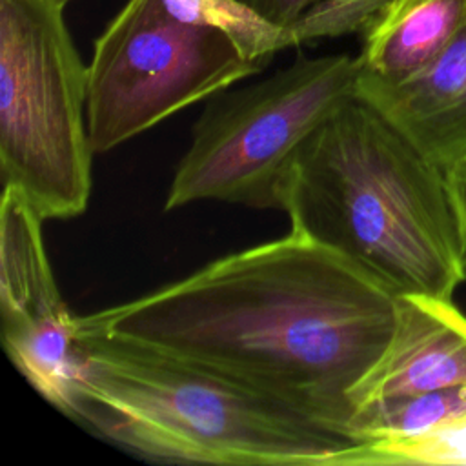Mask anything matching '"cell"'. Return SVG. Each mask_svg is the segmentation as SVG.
Instances as JSON below:
<instances>
[{
    "mask_svg": "<svg viewBox=\"0 0 466 466\" xmlns=\"http://www.w3.org/2000/svg\"><path fill=\"white\" fill-rule=\"evenodd\" d=\"M388 0H315L288 24L291 47L362 33Z\"/></svg>",
    "mask_w": 466,
    "mask_h": 466,
    "instance_id": "14",
    "label": "cell"
},
{
    "mask_svg": "<svg viewBox=\"0 0 466 466\" xmlns=\"http://www.w3.org/2000/svg\"><path fill=\"white\" fill-rule=\"evenodd\" d=\"M466 417V384L391 397L359 408L350 422L357 442L413 437Z\"/></svg>",
    "mask_w": 466,
    "mask_h": 466,
    "instance_id": "11",
    "label": "cell"
},
{
    "mask_svg": "<svg viewBox=\"0 0 466 466\" xmlns=\"http://www.w3.org/2000/svg\"><path fill=\"white\" fill-rule=\"evenodd\" d=\"M177 18L211 27L226 35L251 62L268 66L271 58L291 47L288 25H280L244 0H162Z\"/></svg>",
    "mask_w": 466,
    "mask_h": 466,
    "instance_id": "12",
    "label": "cell"
},
{
    "mask_svg": "<svg viewBox=\"0 0 466 466\" xmlns=\"http://www.w3.org/2000/svg\"><path fill=\"white\" fill-rule=\"evenodd\" d=\"M67 417L149 461L331 466L357 441L178 359L76 337Z\"/></svg>",
    "mask_w": 466,
    "mask_h": 466,
    "instance_id": "3",
    "label": "cell"
},
{
    "mask_svg": "<svg viewBox=\"0 0 466 466\" xmlns=\"http://www.w3.org/2000/svg\"><path fill=\"white\" fill-rule=\"evenodd\" d=\"M446 186L450 191L453 213L457 218L461 242H462V253L466 260V155L457 158L455 162L442 166Z\"/></svg>",
    "mask_w": 466,
    "mask_h": 466,
    "instance_id": "15",
    "label": "cell"
},
{
    "mask_svg": "<svg viewBox=\"0 0 466 466\" xmlns=\"http://www.w3.org/2000/svg\"><path fill=\"white\" fill-rule=\"evenodd\" d=\"M359 75V56L297 55L258 82L209 96L175 167L164 209L200 200L279 209L291 158L357 95Z\"/></svg>",
    "mask_w": 466,
    "mask_h": 466,
    "instance_id": "5",
    "label": "cell"
},
{
    "mask_svg": "<svg viewBox=\"0 0 466 466\" xmlns=\"http://www.w3.org/2000/svg\"><path fill=\"white\" fill-rule=\"evenodd\" d=\"M466 25V0H388L362 35L360 73L400 82L431 64Z\"/></svg>",
    "mask_w": 466,
    "mask_h": 466,
    "instance_id": "10",
    "label": "cell"
},
{
    "mask_svg": "<svg viewBox=\"0 0 466 466\" xmlns=\"http://www.w3.org/2000/svg\"><path fill=\"white\" fill-rule=\"evenodd\" d=\"M466 466V417L413 437L362 441L331 466Z\"/></svg>",
    "mask_w": 466,
    "mask_h": 466,
    "instance_id": "13",
    "label": "cell"
},
{
    "mask_svg": "<svg viewBox=\"0 0 466 466\" xmlns=\"http://www.w3.org/2000/svg\"><path fill=\"white\" fill-rule=\"evenodd\" d=\"M44 218L13 186L0 202V320L13 366L67 413L76 364V315L64 302L42 235Z\"/></svg>",
    "mask_w": 466,
    "mask_h": 466,
    "instance_id": "7",
    "label": "cell"
},
{
    "mask_svg": "<svg viewBox=\"0 0 466 466\" xmlns=\"http://www.w3.org/2000/svg\"><path fill=\"white\" fill-rule=\"evenodd\" d=\"M53 2H56V4H60V5H64V7H66V5H67L69 2H73V0H53Z\"/></svg>",
    "mask_w": 466,
    "mask_h": 466,
    "instance_id": "17",
    "label": "cell"
},
{
    "mask_svg": "<svg viewBox=\"0 0 466 466\" xmlns=\"http://www.w3.org/2000/svg\"><path fill=\"white\" fill-rule=\"evenodd\" d=\"M87 66L53 0H0V175L44 220L91 197Z\"/></svg>",
    "mask_w": 466,
    "mask_h": 466,
    "instance_id": "4",
    "label": "cell"
},
{
    "mask_svg": "<svg viewBox=\"0 0 466 466\" xmlns=\"http://www.w3.org/2000/svg\"><path fill=\"white\" fill-rule=\"evenodd\" d=\"M244 2L255 7L266 18L280 25H288L295 18H299L300 13L306 11L315 0H244Z\"/></svg>",
    "mask_w": 466,
    "mask_h": 466,
    "instance_id": "16",
    "label": "cell"
},
{
    "mask_svg": "<svg viewBox=\"0 0 466 466\" xmlns=\"http://www.w3.org/2000/svg\"><path fill=\"white\" fill-rule=\"evenodd\" d=\"M262 69L226 35L177 18L162 0H127L95 40L87 64L93 153H107Z\"/></svg>",
    "mask_w": 466,
    "mask_h": 466,
    "instance_id": "6",
    "label": "cell"
},
{
    "mask_svg": "<svg viewBox=\"0 0 466 466\" xmlns=\"http://www.w3.org/2000/svg\"><path fill=\"white\" fill-rule=\"evenodd\" d=\"M371 104L426 157L448 166L466 155V25L424 69L400 82L359 75Z\"/></svg>",
    "mask_w": 466,
    "mask_h": 466,
    "instance_id": "9",
    "label": "cell"
},
{
    "mask_svg": "<svg viewBox=\"0 0 466 466\" xmlns=\"http://www.w3.org/2000/svg\"><path fill=\"white\" fill-rule=\"evenodd\" d=\"M459 384H466V315L446 297L397 295L390 342L350 399L355 413L377 400Z\"/></svg>",
    "mask_w": 466,
    "mask_h": 466,
    "instance_id": "8",
    "label": "cell"
},
{
    "mask_svg": "<svg viewBox=\"0 0 466 466\" xmlns=\"http://www.w3.org/2000/svg\"><path fill=\"white\" fill-rule=\"evenodd\" d=\"M279 209L393 295L451 299L466 279L442 166L357 95L291 158Z\"/></svg>",
    "mask_w": 466,
    "mask_h": 466,
    "instance_id": "2",
    "label": "cell"
},
{
    "mask_svg": "<svg viewBox=\"0 0 466 466\" xmlns=\"http://www.w3.org/2000/svg\"><path fill=\"white\" fill-rule=\"evenodd\" d=\"M397 295L291 231L133 300L76 315V337L198 366L353 439L351 391L382 355Z\"/></svg>",
    "mask_w": 466,
    "mask_h": 466,
    "instance_id": "1",
    "label": "cell"
}]
</instances>
